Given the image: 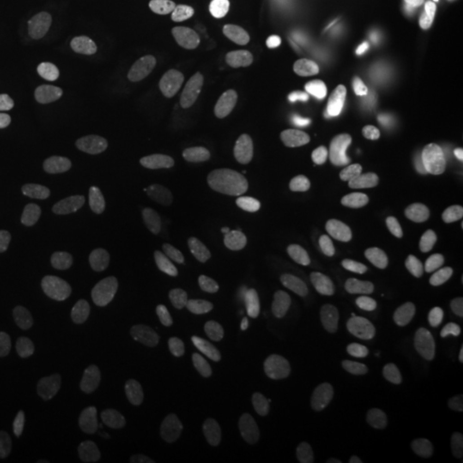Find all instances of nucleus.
Instances as JSON below:
<instances>
[{"mask_svg":"<svg viewBox=\"0 0 463 463\" xmlns=\"http://www.w3.org/2000/svg\"><path fill=\"white\" fill-rule=\"evenodd\" d=\"M414 361L427 382L463 391V339L427 340L416 350Z\"/></svg>","mask_w":463,"mask_h":463,"instance_id":"1","label":"nucleus"},{"mask_svg":"<svg viewBox=\"0 0 463 463\" xmlns=\"http://www.w3.org/2000/svg\"><path fill=\"white\" fill-rule=\"evenodd\" d=\"M407 151L400 144L386 150L374 163L361 194V210L365 217H378L393 201L407 170Z\"/></svg>","mask_w":463,"mask_h":463,"instance_id":"2","label":"nucleus"},{"mask_svg":"<svg viewBox=\"0 0 463 463\" xmlns=\"http://www.w3.org/2000/svg\"><path fill=\"white\" fill-rule=\"evenodd\" d=\"M369 155L361 142L340 140L333 142L320 161L322 185L335 196L348 193L363 176Z\"/></svg>","mask_w":463,"mask_h":463,"instance_id":"3","label":"nucleus"},{"mask_svg":"<svg viewBox=\"0 0 463 463\" xmlns=\"http://www.w3.org/2000/svg\"><path fill=\"white\" fill-rule=\"evenodd\" d=\"M103 41V33L95 24H81L65 33L56 45L62 76L69 80L86 76L100 57Z\"/></svg>","mask_w":463,"mask_h":463,"instance_id":"4","label":"nucleus"},{"mask_svg":"<svg viewBox=\"0 0 463 463\" xmlns=\"http://www.w3.org/2000/svg\"><path fill=\"white\" fill-rule=\"evenodd\" d=\"M313 129V119L304 110L283 114L262 133L256 146V159L262 163H279L296 153Z\"/></svg>","mask_w":463,"mask_h":463,"instance_id":"5","label":"nucleus"},{"mask_svg":"<svg viewBox=\"0 0 463 463\" xmlns=\"http://www.w3.org/2000/svg\"><path fill=\"white\" fill-rule=\"evenodd\" d=\"M343 67L354 86L371 99H390L400 88V76L391 62L373 54H350Z\"/></svg>","mask_w":463,"mask_h":463,"instance_id":"6","label":"nucleus"},{"mask_svg":"<svg viewBox=\"0 0 463 463\" xmlns=\"http://www.w3.org/2000/svg\"><path fill=\"white\" fill-rule=\"evenodd\" d=\"M151 290L163 303L181 309H194L210 303L217 287L208 275L193 270H179L159 277L151 283Z\"/></svg>","mask_w":463,"mask_h":463,"instance_id":"7","label":"nucleus"},{"mask_svg":"<svg viewBox=\"0 0 463 463\" xmlns=\"http://www.w3.org/2000/svg\"><path fill=\"white\" fill-rule=\"evenodd\" d=\"M170 405L167 391H142L114 405L105 414V423L114 429H136L155 423Z\"/></svg>","mask_w":463,"mask_h":463,"instance_id":"8","label":"nucleus"},{"mask_svg":"<svg viewBox=\"0 0 463 463\" xmlns=\"http://www.w3.org/2000/svg\"><path fill=\"white\" fill-rule=\"evenodd\" d=\"M280 326L283 331L297 339H322L347 333L348 320L337 311L311 307L283 316Z\"/></svg>","mask_w":463,"mask_h":463,"instance_id":"9","label":"nucleus"},{"mask_svg":"<svg viewBox=\"0 0 463 463\" xmlns=\"http://www.w3.org/2000/svg\"><path fill=\"white\" fill-rule=\"evenodd\" d=\"M125 189L121 176L105 170H82L69 184L71 200L82 208H95L117 200Z\"/></svg>","mask_w":463,"mask_h":463,"instance_id":"10","label":"nucleus"},{"mask_svg":"<svg viewBox=\"0 0 463 463\" xmlns=\"http://www.w3.org/2000/svg\"><path fill=\"white\" fill-rule=\"evenodd\" d=\"M292 384L304 400L328 412H339L345 405V388L330 373L309 367L292 376Z\"/></svg>","mask_w":463,"mask_h":463,"instance_id":"11","label":"nucleus"},{"mask_svg":"<svg viewBox=\"0 0 463 463\" xmlns=\"http://www.w3.org/2000/svg\"><path fill=\"white\" fill-rule=\"evenodd\" d=\"M88 340L97 347H122L140 340L142 322L131 314L101 313L86 326Z\"/></svg>","mask_w":463,"mask_h":463,"instance_id":"12","label":"nucleus"},{"mask_svg":"<svg viewBox=\"0 0 463 463\" xmlns=\"http://www.w3.org/2000/svg\"><path fill=\"white\" fill-rule=\"evenodd\" d=\"M141 93L148 103L170 110L189 108L194 101L191 86L174 73L150 74L142 81Z\"/></svg>","mask_w":463,"mask_h":463,"instance_id":"13","label":"nucleus"},{"mask_svg":"<svg viewBox=\"0 0 463 463\" xmlns=\"http://www.w3.org/2000/svg\"><path fill=\"white\" fill-rule=\"evenodd\" d=\"M463 223V179L451 182L434 202L429 215V228L434 236L446 237Z\"/></svg>","mask_w":463,"mask_h":463,"instance_id":"14","label":"nucleus"},{"mask_svg":"<svg viewBox=\"0 0 463 463\" xmlns=\"http://www.w3.org/2000/svg\"><path fill=\"white\" fill-rule=\"evenodd\" d=\"M365 314L378 324H405L421 316V305L408 294H384L369 299Z\"/></svg>","mask_w":463,"mask_h":463,"instance_id":"15","label":"nucleus"},{"mask_svg":"<svg viewBox=\"0 0 463 463\" xmlns=\"http://www.w3.org/2000/svg\"><path fill=\"white\" fill-rule=\"evenodd\" d=\"M45 386L62 397L73 399H93L100 391V380L74 367H54L43 376Z\"/></svg>","mask_w":463,"mask_h":463,"instance_id":"16","label":"nucleus"},{"mask_svg":"<svg viewBox=\"0 0 463 463\" xmlns=\"http://www.w3.org/2000/svg\"><path fill=\"white\" fill-rule=\"evenodd\" d=\"M82 419L80 414L71 407H59L52 410L48 421L45 424L41 443L56 453L67 451L80 438Z\"/></svg>","mask_w":463,"mask_h":463,"instance_id":"17","label":"nucleus"},{"mask_svg":"<svg viewBox=\"0 0 463 463\" xmlns=\"http://www.w3.org/2000/svg\"><path fill=\"white\" fill-rule=\"evenodd\" d=\"M285 436L294 457L301 463H322V440L316 425L301 416L285 421Z\"/></svg>","mask_w":463,"mask_h":463,"instance_id":"18","label":"nucleus"},{"mask_svg":"<svg viewBox=\"0 0 463 463\" xmlns=\"http://www.w3.org/2000/svg\"><path fill=\"white\" fill-rule=\"evenodd\" d=\"M179 412L184 423L191 427H202L210 421L211 405L201 380L193 373H184L179 378Z\"/></svg>","mask_w":463,"mask_h":463,"instance_id":"19","label":"nucleus"},{"mask_svg":"<svg viewBox=\"0 0 463 463\" xmlns=\"http://www.w3.org/2000/svg\"><path fill=\"white\" fill-rule=\"evenodd\" d=\"M74 142L84 157L95 161L114 160L119 153V141L114 133L97 124L80 127L74 134Z\"/></svg>","mask_w":463,"mask_h":463,"instance_id":"20","label":"nucleus"},{"mask_svg":"<svg viewBox=\"0 0 463 463\" xmlns=\"http://www.w3.org/2000/svg\"><path fill=\"white\" fill-rule=\"evenodd\" d=\"M352 9L342 0H303L299 4V16L304 22L320 30H333L345 24Z\"/></svg>","mask_w":463,"mask_h":463,"instance_id":"21","label":"nucleus"},{"mask_svg":"<svg viewBox=\"0 0 463 463\" xmlns=\"http://www.w3.org/2000/svg\"><path fill=\"white\" fill-rule=\"evenodd\" d=\"M459 13L457 0H425L419 9V22L427 35L444 37L455 28Z\"/></svg>","mask_w":463,"mask_h":463,"instance_id":"22","label":"nucleus"},{"mask_svg":"<svg viewBox=\"0 0 463 463\" xmlns=\"http://www.w3.org/2000/svg\"><path fill=\"white\" fill-rule=\"evenodd\" d=\"M388 30V20L382 13L359 9L352 11L350 18L343 26V39L348 43H365L382 37Z\"/></svg>","mask_w":463,"mask_h":463,"instance_id":"23","label":"nucleus"},{"mask_svg":"<svg viewBox=\"0 0 463 463\" xmlns=\"http://www.w3.org/2000/svg\"><path fill=\"white\" fill-rule=\"evenodd\" d=\"M28 213V202L16 189H0V222H18Z\"/></svg>","mask_w":463,"mask_h":463,"instance_id":"24","label":"nucleus"},{"mask_svg":"<svg viewBox=\"0 0 463 463\" xmlns=\"http://www.w3.org/2000/svg\"><path fill=\"white\" fill-rule=\"evenodd\" d=\"M22 244L20 232L13 227H0V258L14 254Z\"/></svg>","mask_w":463,"mask_h":463,"instance_id":"25","label":"nucleus"},{"mask_svg":"<svg viewBox=\"0 0 463 463\" xmlns=\"http://www.w3.org/2000/svg\"><path fill=\"white\" fill-rule=\"evenodd\" d=\"M446 67L463 81V48H453L446 56Z\"/></svg>","mask_w":463,"mask_h":463,"instance_id":"26","label":"nucleus"},{"mask_svg":"<svg viewBox=\"0 0 463 463\" xmlns=\"http://www.w3.org/2000/svg\"><path fill=\"white\" fill-rule=\"evenodd\" d=\"M451 124L455 125V129L463 134V103L457 105L451 110Z\"/></svg>","mask_w":463,"mask_h":463,"instance_id":"27","label":"nucleus"},{"mask_svg":"<svg viewBox=\"0 0 463 463\" xmlns=\"http://www.w3.org/2000/svg\"><path fill=\"white\" fill-rule=\"evenodd\" d=\"M460 462V459H459V455H455V453H451V455H444L443 463H459Z\"/></svg>","mask_w":463,"mask_h":463,"instance_id":"28","label":"nucleus"},{"mask_svg":"<svg viewBox=\"0 0 463 463\" xmlns=\"http://www.w3.org/2000/svg\"><path fill=\"white\" fill-rule=\"evenodd\" d=\"M0 463H16V462H11V460H0Z\"/></svg>","mask_w":463,"mask_h":463,"instance_id":"29","label":"nucleus"},{"mask_svg":"<svg viewBox=\"0 0 463 463\" xmlns=\"http://www.w3.org/2000/svg\"><path fill=\"white\" fill-rule=\"evenodd\" d=\"M459 463H463V462H462V460H460V462H459Z\"/></svg>","mask_w":463,"mask_h":463,"instance_id":"30","label":"nucleus"}]
</instances>
